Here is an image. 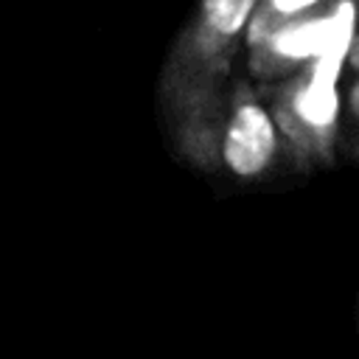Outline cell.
<instances>
[{"label":"cell","instance_id":"cell-1","mask_svg":"<svg viewBox=\"0 0 359 359\" xmlns=\"http://www.w3.org/2000/svg\"><path fill=\"white\" fill-rule=\"evenodd\" d=\"M351 31H353V6L351 3H342L339 11L334 14V36H331L328 48L320 53L314 79L297 95V112L309 123H314V126H325L337 115L334 81H337L339 67H342V59H345V53L351 48Z\"/></svg>","mask_w":359,"mask_h":359},{"label":"cell","instance_id":"cell-2","mask_svg":"<svg viewBox=\"0 0 359 359\" xmlns=\"http://www.w3.org/2000/svg\"><path fill=\"white\" fill-rule=\"evenodd\" d=\"M275 146L269 118L258 107H244L227 137V163L238 174H255L264 168Z\"/></svg>","mask_w":359,"mask_h":359},{"label":"cell","instance_id":"cell-3","mask_svg":"<svg viewBox=\"0 0 359 359\" xmlns=\"http://www.w3.org/2000/svg\"><path fill=\"white\" fill-rule=\"evenodd\" d=\"M334 36V17L328 20H314L306 25H294L286 28L275 36V50H280L283 56H311V53H323L328 48Z\"/></svg>","mask_w":359,"mask_h":359},{"label":"cell","instance_id":"cell-4","mask_svg":"<svg viewBox=\"0 0 359 359\" xmlns=\"http://www.w3.org/2000/svg\"><path fill=\"white\" fill-rule=\"evenodd\" d=\"M252 0H205V11L213 28H219L222 34H233L241 28V22L250 14Z\"/></svg>","mask_w":359,"mask_h":359},{"label":"cell","instance_id":"cell-5","mask_svg":"<svg viewBox=\"0 0 359 359\" xmlns=\"http://www.w3.org/2000/svg\"><path fill=\"white\" fill-rule=\"evenodd\" d=\"M314 0H275V6L280 8V11H297V8H303V6H311Z\"/></svg>","mask_w":359,"mask_h":359},{"label":"cell","instance_id":"cell-6","mask_svg":"<svg viewBox=\"0 0 359 359\" xmlns=\"http://www.w3.org/2000/svg\"><path fill=\"white\" fill-rule=\"evenodd\" d=\"M351 62H353V65L359 67V42H356V45L351 48Z\"/></svg>","mask_w":359,"mask_h":359},{"label":"cell","instance_id":"cell-7","mask_svg":"<svg viewBox=\"0 0 359 359\" xmlns=\"http://www.w3.org/2000/svg\"><path fill=\"white\" fill-rule=\"evenodd\" d=\"M353 109H356V112H359V87H356V90H353Z\"/></svg>","mask_w":359,"mask_h":359}]
</instances>
